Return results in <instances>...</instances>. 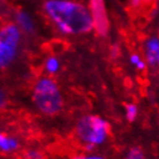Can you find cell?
Segmentation results:
<instances>
[{
	"label": "cell",
	"mask_w": 159,
	"mask_h": 159,
	"mask_svg": "<svg viewBox=\"0 0 159 159\" xmlns=\"http://www.w3.org/2000/svg\"><path fill=\"white\" fill-rule=\"evenodd\" d=\"M45 12L65 34H84L93 27L92 16L83 5L70 0H48Z\"/></svg>",
	"instance_id": "1"
},
{
	"label": "cell",
	"mask_w": 159,
	"mask_h": 159,
	"mask_svg": "<svg viewBox=\"0 0 159 159\" xmlns=\"http://www.w3.org/2000/svg\"><path fill=\"white\" fill-rule=\"evenodd\" d=\"M34 102L43 113L54 114L62 106V98L57 84L50 79H43L34 90Z\"/></svg>",
	"instance_id": "2"
},
{
	"label": "cell",
	"mask_w": 159,
	"mask_h": 159,
	"mask_svg": "<svg viewBox=\"0 0 159 159\" xmlns=\"http://www.w3.org/2000/svg\"><path fill=\"white\" fill-rule=\"evenodd\" d=\"M108 123L97 116H84L77 125V133L81 139L95 145L103 143L108 133Z\"/></svg>",
	"instance_id": "3"
},
{
	"label": "cell",
	"mask_w": 159,
	"mask_h": 159,
	"mask_svg": "<svg viewBox=\"0 0 159 159\" xmlns=\"http://www.w3.org/2000/svg\"><path fill=\"white\" fill-rule=\"evenodd\" d=\"M19 39H20V32L16 25L7 24L6 27L1 29V34H0V65L1 67H6L14 59Z\"/></svg>",
	"instance_id": "4"
},
{
	"label": "cell",
	"mask_w": 159,
	"mask_h": 159,
	"mask_svg": "<svg viewBox=\"0 0 159 159\" xmlns=\"http://www.w3.org/2000/svg\"><path fill=\"white\" fill-rule=\"evenodd\" d=\"M90 9L97 34L102 36L106 35L108 31V17L104 0H90Z\"/></svg>",
	"instance_id": "5"
},
{
	"label": "cell",
	"mask_w": 159,
	"mask_h": 159,
	"mask_svg": "<svg viewBox=\"0 0 159 159\" xmlns=\"http://www.w3.org/2000/svg\"><path fill=\"white\" fill-rule=\"evenodd\" d=\"M145 54H147L148 61L151 65L158 64L159 58V39L152 38L147 43V48H145Z\"/></svg>",
	"instance_id": "6"
},
{
	"label": "cell",
	"mask_w": 159,
	"mask_h": 159,
	"mask_svg": "<svg viewBox=\"0 0 159 159\" xmlns=\"http://www.w3.org/2000/svg\"><path fill=\"white\" fill-rule=\"evenodd\" d=\"M128 1L131 7L137 11L148 9V8L152 7L155 4V0H128Z\"/></svg>",
	"instance_id": "7"
},
{
	"label": "cell",
	"mask_w": 159,
	"mask_h": 159,
	"mask_svg": "<svg viewBox=\"0 0 159 159\" xmlns=\"http://www.w3.org/2000/svg\"><path fill=\"white\" fill-rule=\"evenodd\" d=\"M17 147V143H16L15 139H9L5 134H1L0 136V148L4 150V151H9V150H13Z\"/></svg>",
	"instance_id": "8"
},
{
	"label": "cell",
	"mask_w": 159,
	"mask_h": 159,
	"mask_svg": "<svg viewBox=\"0 0 159 159\" xmlns=\"http://www.w3.org/2000/svg\"><path fill=\"white\" fill-rule=\"evenodd\" d=\"M17 21H19L20 25L22 27V29L25 30V31H31L32 28H34L30 17L25 13H19L17 14Z\"/></svg>",
	"instance_id": "9"
},
{
	"label": "cell",
	"mask_w": 159,
	"mask_h": 159,
	"mask_svg": "<svg viewBox=\"0 0 159 159\" xmlns=\"http://www.w3.org/2000/svg\"><path fill=\"white\" fill-rule=\"evenodd\" d=\"M126 111H127L126 116H127L128 121L129 122L134 121L136 118V114H137V107H136V105H134V104H127L126 105Z\"/></svg>",
	"instance_id": "10"
},
{
	"label": "cell",
	"mask_w": 159,
	"mask_h": 159,
	"mask_svg": "<svg viewBox=\"0 0 159 159\" xmlns=\"http://www.w3.org/2000/svg\"><path fill=\"white\" fill-rule=\"evenodd\" d=\"M46 68L50 73H54L58 70L59 68V64H58V60L54 59V58H50L46 62Z\"/></svg>",
	"instance_id": "11"
},
{
	"label": "cell",
	"mask_w": 159,
	"mask_h": 159,
	"mask_svg": "<svg viewBox=\"0 0 159 159\" xmlns=\"http://www.w3.org/2000/svg\"><path fill=\"white\" fill-rule=\"evenodd\" d=\"M126 159H143V152L141 151L139 149H137V148L131 149L130 151L128 152Z\"/></svg>",
	"instance_id": "12"
},
{
	"label": "cell",
	"mask_w": 159,
	"mask_h": 159,
	"mask_svg": "<svg viewBox=\"0 0 159 159\" xmlns=\"http://www.w3.org/2000/svg\"><path fill=\"white\" fill-rule=\"evenodd\" d=\"M131 62H133V64H135L136 66H137V68H139V69H144V67H145L144 62H142V61L139 60V56H133V57H131Z\"/></svg>",
	"instance_id": "13"
},
{
	"label": "cell",
	"mask_w": 159,
	"mask_h": 159,
	"mask_svg": "<svg viewBox=\"0 0 159 159\" xmlns=\"http://www.w3.org/2000/svg\"><path fill=\"white\" fill-rule=\"evenodd\" d=\"M76 159H103L99 157H89V158H76Z\"/></svg>",
	"instance_id": "14"
}]
</instances>
